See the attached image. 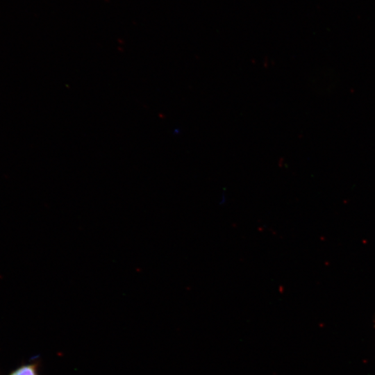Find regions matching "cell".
<instances>
[{"label": "cell", "instance_id": "7a4b0ae2", "mask_svg": "<svg viewBox=\"0 0 375 375\" xmlns=\"http://www.w3.org/2000/svg\"><path fill=\"white\" fill-rule=\"evenodd\" d=\"M374 327H375V324H374Z\"/></svg>", "mask_w": 375, "mask_h": 375}, {"label": "cell", "instance_id": "6da1fadb", "mask_svg": "<svg viewBox=\"0 0 375 375\" xmlns=\"http://www.w3.org/2000/svg\"><path fill=\"white\" fill-rule=\"evenodd\" d=\"M9 375H38L37 365L28 364L22 365L12 371Z\"/></svg>", "mask_w": 375, "mask_h": 375}]
</instances>
